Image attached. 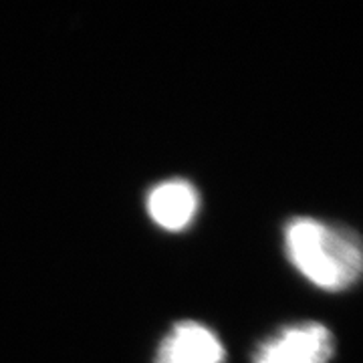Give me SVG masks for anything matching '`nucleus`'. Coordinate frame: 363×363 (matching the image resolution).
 I'll list each match as a JSON object with an SVG mask.
<instances>
[{
	"label": "nucleus",
	"instance_id": "nucleus-4",
	"mask_svg": "<svg viewBox=\"0 0 363 363\" xmlns=\"http://www.w3.org/2000/svg\"><path fill=\"white\" fill-rule=\"evenodd\" d=\"M198 210V194L186 180H168L157 184L147 194V212L157 226L166 230L186 228Z\"/></svg>",
	"mask_w": 363,
	"mask_h": 363
},
{
	"label": "nucleus",
	"instance_id": "nucleus-2",
	"mask_svg": "<svg viewBox=\"0 0 363 363\" xmlns=\"http://www.w3.org/2000/svg\"><path fill=\"white\" fill-rule=\"evenodd\" d=\"M333 335L321 323H298L281 329L260 343L255 363H329Z\"/></svg>",
	"mask_w": 363,
	"mask_h": 363
},
{
	"label": "nucleus",
	"instance_id": "nucleus-3",
	"mask_svg": "<svg viewBox=\"0 0 363 363\" xmlns=\"http://www.w3.org/2000/svg\"><path fill=\"white\" fill-rule=\"evenodd\" d=\"M224 347L206 325L182 321L157 350L156 363H222Z\"/></svg>",
	"mask_w": 363,
	"mask_h": 363
},
{
	"label": "nucleus",
	"instance_id": "nucleus-1",
	"mask_svg": "<svg viewBox=\"0 0 363 363\" xmlns=\"http://www.w3.org/2000/svg\"><path fill=\"white\" fill-rule=\"evenodd\" d=\"M285 248L295 269L325 291H343L362 274V242L347 226L295 218L286 224Z\"/></svg>",
	"mask_w": 363,
	"mask_h": 363
}]
</instances>
